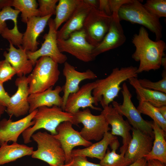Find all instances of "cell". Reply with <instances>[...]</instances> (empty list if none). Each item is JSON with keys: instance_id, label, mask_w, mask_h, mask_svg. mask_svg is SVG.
Instances as JSON below:
<instances>
[{"instance_id": "6da1fadb", "label": "cell", "mask_w": 166, "mask_h": 166, "mask_svg": "<svg viewBox=\"0 0 166 166\" xmlns=\"http://www.w3.org/2000/svg\"><path fill=\"white\" fill-rule=\"evenodd\" d=\"M132 40L136 48L132 58L140 62L137 70L138 74L160 68L166 48L164 41L152 40L147 30L143 26L140 28L138 34L133 35Z\"/></svg>"}, {"instance_id": "7a4b0ae2", "label": "cell", "mask_w": 166, "mask_h": 166, "mask_svg": "<svg viewBox=\"0 0 166 166\" xmlns=\"http://www.w3.org/2000/svg\"><path fill=\"white\" fill-rule=\"evenodd\" d=\"M137 68L130 66L113 69L111 73L106 78L95 81L96 85L92 91L95 105L100 102L103 108L109 105L117 97L122 88L120 85L132 77H137Z\"/></svg>"}, {"instance_id": "3957f363", "label": "cell", "mask_w": 166, "mask_h": 166, "mask_svg": "<svg viewBox=\"0 0 166 166\" xmlns=\"http://www.w3.org/2000/svg\"><path fill=\"white\" fill-rule=\"evenodd\" d=\"M73 114L63 111L57 106L40 107L37 109L33 119L34 125L28 128L22 134L24 142L26 144L31 142L32 135L40 129H44L50 132L51 134L56 135V128L61 123L69 121L73 124Z\"/></svg>"}, {"instance_id": "277c9868", "label": "cell", "mask_w": 166, "mask_h": 166, "mask_svg": "<svg viewBox=\"0 0 166 166\" xmlns=\"http://www.w3.org/2000/svg\"><path fill=\"white\" fill-rule=\"evenodd\" d=\"M60 74L58 64L47 56L40 57L27 77L29 94L42 92L54 86Z\"/></svg>"}, {"instance_id": "5b68a950", "label": "cell", "mask_w": 166, "mask_h": 166, "mask_svg": "<svg viewBox=\"0 0 166 166\" xmlns=\"http://www.w3.org/2000/svg\"><path fill=\"white\" fill-rule=\"evenodd\" d=\"M118 16L120 21L125 20L148 28L155 34L156 41L162 37V26L159 19L148 11L140 0H132L123 5L118 12Z\"/></svg>"}, {"instance_id": "8992f818", "label": "cell", "mask_w": 166, "mask_h": 166, "mask_svg": "<svg viewBox=\"0 0 166 166\" xmlns=\"http://www.w3.org/2000/svg\"><path fill=\"white\" fill-rule=\"evenodd\" d=\"M31 138L37 144V149L31 155L32 158L43 161L51 166L64 164V152L60 142L54 135L39 131L34 133Z\"/></svg>"}, {"instance_id": "52a82bcc", "label": "cell", "mask_w": 166, "mask_h": 166, "mask_svg": "<svg viewBox=\"0 0 166 166\" xmlns=\"http://www.w3.org/2000/svg\"><path fill=\"white\" fill-rule=\"evenodd\" d=\"M73 124L78 125L81 123L83 127L79 132L82 137L85 140L99 141L107 132L110 129L104 115L93 114L89 108L82 111L79 110L73 114Z\"/></svg>"}, {"instance_id": "ba28073f", "label": "cell", "mask_w": 166, "mask_h": 166, "mask_svg": "<svg viewBox=\"0 0 166 166\" xmlns=\"http://www.w3.org/2000/svg\"><path fill=\"white\" fill-rule=\"evenodd\" d=\"M121 92L123 97L121 104L113 101L112 105L123 116H125L133 128L148 134L154 137L152 122L144 119L141 113L134 106L132 101V95L125 82L122 86Z\"/></svg>"}, {"instance_id": "9c48e42d", "label": "cell", "mask_w": 166, "mask_h": 166, "mask_svg": "<svg viewBox=\"0 0 166 166\" xmlns=\"http://www.w3.org/2000/svg\"><path fill=\"white\" fill-rule=\"evenodd\" d=\"M112 20L98 8H91L85 20L83 29L87 41L95 47L108 32Z\"/></svg>"}, {"instance_id": "30bf717a", "label": "cell", "mask_w": 166, "mask_h": 166, "mask_svg": "<svg viewBox=\"0 0 166 166\" xmlns=\"http://www.w3.org/2000/svg\"><path fill=\"white\" fill-rule=\"evenodd\" d=\"M57 42L58 48L61 53H69L84 62L94 60L92 53L95 46L87 41L83 28L72 33L67 39H57Z\"/></svg>"}, {"instance_id": "8fae6325", "label": "cell", "mask_w": 166, "mask_h": 166, "mask_svg": "<svg viewBox=\"0 0 166 166\" xmlns=\"http://www.w3.org/2000/svg\"><path fill=\"white\" fill-rule=\"evenodd\" d=\"M49 27L48 33L44 34L45 40L41 48L33 52L26 51L28 59L34 66L40 57L47 56L57 64H63L67 60L66 56L59 51L57 44V31L55 29L53 19L50 18L48 22Z\"/></svg>"}, {"instance_id": "7c38bea8", "label": "cell", "mask_w": 166, "mask_h": 166, "mask_svg": "<svg viewBox=\"0 0 166 166\" xmlns=\"http://www.w3.org/2000/svg\"><path fill=\"white\" fill-rule=\"evenodd\" d=\"M73 124L70 121H65L61 123L57 128V134L54 135L60 142L65 155V164L70 163L72 160V151L73 148L82 146L87 147L93 143L85 140L79 132L73 127Z\"/></svg>"}, {"instance_id": "4fadbf2b", "label": "cell", "mask_w": 166, "mask_h": 166, "mask_svg": "<svg viewBox=\"0 0 166 166\" xmlns=\"http://www.w3.org/2000/svg\"><path fill=\"white\" fill-rule=\"evenodd\" d=\"M101 113L104 115L109 124L111 126V134L122 137L123 144L120 148V152L121 154L124 155L132 139L130 133L132 126L112 105L104 108Z\"/></svg>"}, {"instance_id": "5bb4252c", "label": "cell", "mask_w": 166, "mask_h": 166, "mask_svg": "<svg viewBox=\"0 0 166 166\" xmlns=\"http://www.w3.org/2000/svg\"><path fill=\"white\" fill-rule=\"evenodd\" d=\"M15 84L17 90L10 97L6 111L10 117L14 116L18 117L26 114L29 110L28 98L30 94L27 77H18L16 79Z\"/></svg>"}, {"instance_id": "9a60e30c", "label": "cell", "mask_w": 166, "mask_h": 166, "mask_svg": "<svg viewBox=\"0 0 166 166\" xmlns=\"http://www.w3.org/2000/svg\"><path fill=\"white\" fill-rule=\"evenodd\" d=\"M37 109L16 121L3 118L0 121V146L12 141L17 142L19 136L34 124L33 120Z\"/></svg>"}, {"instance_id": "2e32d148", "label": "cell", "mask_w": 166, "mask_h": 166, "mask_svg": "<svg viewBox=\"0 0 166 166\" xmlns=\"http://www.w3.org/2000/svg\"><path fill=\"white\" fill-rule=\"evenodd\" d=\"M112 16V20L108 32L93 49L92 56L94 59L101 53L121 46L126 40L118 14H113Z\"/></svg>"}, {"instance_id": "e0dca14e", "label": "cell", "mask_w": 166, "mask_h": 166, "mask_svg": "<svg viewBox=\"0 0 166 166\" xmlns=\"http://www.w3.org/2000/svg\"><path fill=\"white\" fill-rule=\"evenodd\" d=\"M95 85V81L88 83L82 85L76 92L70 94L63 110L72 114L77 112L80 108L89 107L93 109L102 110L101 108L93 105L95 101L92 93Z\"/></svg>"}, {"instance_id": "ac0fdd59", "label": "cell", "mask_w": 166, "mask_h": 166, "mask_svg": "<svg viewBox=\"0 0 166 166\" xmlns=\"http://www.w3.org/2000/svg\"><path fill=\"white\" fill-rule=\"evenodd\" d=\"M132 139L124 155L132 164L144 158L151 151L154 137L138 129L132 128Z\"/></svg>"}, {"instance_id": "d6986e66", "label": "cell", "mask_w": 166, "mask_h": 166, "mask_svg": "<svg viewBox=\"0 0 166 166\" xmlns=\"http://www.w3.org/2000/svg\"><path fill=\"white\" fill-rule=\"evenodd\" d=\"M63 74L65 77V82L62 87L63 92V104L61 108L62 110L68 96L79 90V84L82 81L94 79L97 77L96 74L90 69L83 72L77 71L74 66L66 61L64 63Z\"/></svg>"}, {"instance_id": "ffe728a7", "label": "cell", "mask_w": 166, "mask_h": 166, "mask_svg": "<svg viewBox=\"0 0 166 166\" xmlns=\"http://www.w3.org/2000/svg\"><path fill=\"white\" fill-rule=\"evenodd\" d=\"M52 15L41 17H33L28 20L26 29L23 33L22 48L26 51L33 52L38 49L39 43L37 38L44 31L49 19Z\"/></svg>"}, {"instance_id": "44dd1931", "label": "cell", "mask_w": 166, "mask_h": 166, "mask_svg": "<svg viewBox=\"0 0 166 166\" xmlns=\"http://www.w3.org/2000/svg\"><path fill=\"white\" fill-rule=\"evenodd\" d=\"M8 52L5 51L3 56L15 69L18 77L25 76L31 73L34 66L27 56L26 51L22 46L17 49L10 42Z\"/></svg>"}, {"instance_id": "7402d4cb", "label": "cell", "mask_w": 166, "mask_h": 166, "mask_svg": "<svg viewBox=\"0 0 166 166\" xmlns=\"http://www.w3.org/2000/svg\"><path fill=\"white\" fill-rule=\"evenodd\" d=\"M62 90V87L58 85L53 89L52 87L42 92L30 94L28 98L30 106L28 113H30L42 106L55 105L61 108L63 101L60 93Z\"/></svg>"}, {"instance_id": "603a6c76", "label": "cell", "mask_w": 166, "mask_h": 166, "mask_svg": "<svg viewBox=\"0 0 166 166\" xmlns=\"http://www.w3.org/2000/svg\"><path fill=\"white\" fill-rule=\"evenodd\" d=\"M91 7L82 0L77 7L65 23L57 33L58 40H65L73 33L82 29L85 20Z\"/></svg>"}, {"instance_id": "cb8c5ba5", "label": "cell", "mask_w": 166, "mask_h": 166, "mask_svg": "<svg viewBox=\"0 0 166 166\" xmlns=\"http://www.w3.org/2000/svg\"><path fill=\"white\" fill-rule=\"evenodd\" d=\"M117 139V136L112 135L110 132H107L102 138L98 142L83 149H73L71 156L72 157L74 156H81L96 158L101 160L105 156L108 146Z\"/></svg>"}, {"instance_id": "d4e9b609", "label": "cell", "mask_w": 166, "mask_h": 166, "mask_svg": "<svg viewBox=\"0 0 166 166\" xmlns=\"http://www.w3.org/2000/svg\"><path fill=\"white\" fill-rule=\"evenodd\" d=\"M128 80L135 89L139 101L148 102L156 107L166 105V93L144 88L139 83L137 77H132Z\"/></svg>"}, {"instance_id": "484cf974", "label": "cell", "mask_w": 166, "mask_h": 166, "mask_svg": "<svg viewBox=\"0 0 166 166\" xmlns=\"http://www.w3.org/2000/svg\"><path fill=\"white\" fill-rule=\"evenodd\" d=\"M152 126L154 136L153 145L150 152L144 158L147 160H155L166 164V132L153 121Z\"/></svg>"}, {"instance_id": "4316f807", "label": "cell", "mask_w": 166, "mask_h": 166, "mask_svg": "<svg viewBox=\"0 0 166 166\" xmlns=\"http://www.w3.org/2000/svg\"><path fill=\"white\" fill-rule=\"evenodd\" d=\"M34 151L33 147L17 142L0 146V165L14 161L25 156L31 155Z\"/></svg>"}, {"instance_id": "83f0119b", "label": "cell", "mask_w": 166, "mask_h": 166, "mask_svg": "<svg viewBox=\"0 0 166 166\" xmlns=\"http://www.w3.org/2000/svg\"><path fill=\"white\" fill-rule=\"evenodd\" d=\"M82 0H59L56 9V17L53 19L57 30L66 22L81 4Z\"/></svg>"}, {"instance_id": "f1b7e54d", "label": "cell", "mask_w": 166, "mask_h": 166, "mask_svg": "<svg viewBox=\"0 0 166 166\" xmlns=\"http://www.w3.org/2000/svg\"><path fill=\"white\" fill-rule=\"evenodd\" d=\"M110 151L108 148L103 158L100 160L99 164L102 166H128L132 163L127 160L124 155L117 153L116 151L120 146L118 139L110 145Z\"/></svg>"}, {"instance_id": "f546056e", "label": "cell", "mask_w": 166, "mask_h": 166, "mask_svg": "<svg viewBox=\"0 0 166 166\" xmlns=\"http://www.w3.org/2000/svg\"><path fill=\"white\" fill-rule=\"evenodd\" d=\"M11 6L21 13V21L25 23L32 17H40L36 0H13Z\"/></svg>"}, {"instance_id": "4dcf8cb0", "label": "cell", "mask_w": 166, "mask_h": 166, "mask_svg": "<svg viewBox=\"0 0 166 166\" xmlns=\"http://www.w3.org/2000/svg\"><path fill=\"white\" fill-rule=\"evenodd\" d=\"M137 109L141 114L150 117L164 131L166 132V119L161 114L157 107L148 102L139 101Z\"/></svg>"}, {"instance_id": "1f68e13d", "label": "cell", "mask_w": 166, "mask_h": 166, "mask_svg": "<svg viewBox=\"0 0 166 166\" xmlns=\"http://www.w3.org/2000/svg\"><path fill=\"white\" fill-rule=\"evenodd\" d=\"M20 12L13 9L11 6L6 7L0 12V34L3 30L7 27L6 21L11 20L14 23V28L18 30L17 18Z\"/></svg>"}, {"instance_id": "d6a6232c", "label": "cell", "mask_w": 166, "mask_h": 166, "mask_svg": "<svg viewBox=\"0 0 166 166\" xmlns=\"http://www.w3.org/2000/svg\"><path fill=\"white\" fill-rule=\"evenodd\" d=\"M151 14L160 19L166 17V0H148L143 4Z\"/></svg>"}, {"instance_id": "836d02e7", "label": "cell", "mask_w": 166, "mask_h": 166, "mask_svg": "<svg viewBox=\"0 0 166 166\" xmlns=\"http://www.w3.org/2000/svg\"><path fill=\"white\" fill-rule=\"evenodd\" d=\"M163 78L156 82H153L146 79H139L138 81L144 88L153 91L166 93V72L164 70L162 73Z\"/></svg>"}, {"instance_id": "e575fe53", "label": "cell", "mask_w": 166, "mask_h": 166, "mask_svg": "<svg viewBox=\"0 0 166 166\" xmlns=\"http://www.w3.org/2000/svg\"><path fill=\"white\" fill-rule=\"evenodd\" d=\"M23 34L20 32L18 30L14 28L9 29L7 27L2 31L1 35L4 39L10 42L18 48L22 46Z\"/></svg>"}, {"instance_id": "d590c367", "label": "cell", "mask_w": 166, "mask_h": 166, "mask_svg": "<svg viewBox=\"0 0 166 166\" xmlns=\"http://www.w3.org/2000/svg\"><path fill=\"white\" fill-rule=\"evenodd\" d=\"M58 0H38V10L40 17H43L50 15H55L56 4Z\"/></svg>"}, {"instance_id": "8d00e7d4", "label": "cell", "mask_w": 166, "mask_h": 166, "mask_svg": "<svg viewBox=\"0 0 166 166\" xmlns=\"http://www.w3.org/2000/svg\"><path fill=\"white\" fill-rule=\"evenodd\" d=\"M16 74L10 64L6 59L0 61V82L3 83L12 79Z\"/></svg>"}, {"instance_id": "74e56055", "label": "cell", "mask_w": 166, "mask_h": 166, "mask_svg": "<svg viewBox=\"0 0 166 166\" xmlns=\"http://www.w3.org/2000/svg\"><path fill=\"white\" fill-rule=\"evenodd\" d=\"M70 166H102L89 161L87 157L81 156H76L72 157Z\"/></svg>"}, {"instance_id": "f35d334b", "label": "cell", "mask_w": 166, "mask_h": 166, "mask_svg": "<svg viewBox=\"0 0 166 166\" xmlns=\"http://www.w3.org/2000/svg\"><path fill=\"white\" fill-rule=\"evenodd\" d=\"M132 0H109L111 9L112 14H118V12L121 6L126 4L130 2Z\"/></svg>"}, {"instance_id": "ab89813d", "label": "cell", "mask_w": 166, "mask_h": 166, "mask_svg": "<svg viewBox=\"0 0 166 166\" xmlns=\"http://www.w3.org/2000/svg\"><path fill=\"white\" fill-rule=\"evenodd\" d=\"M98 9L108 16L112 15L109 0H99Z\"/></svg>"}, {"instance_id": "60d3db41", "label": "cell", "mask_w": 166, "mask_h": 166, "mask_svg": "<svg viewBox=\"0 0 166 166\" xmlns=\"http://www.w3.org/2000/svg\"><path fill=\"white\" fill-rule=\"evenodd\" d=\"M10 97L6 92L3 86V83L0 82V104L6 107Z\"/></svg>"}, {"instance_id": "b9f144b4", "label": "cell", "mask_w": 166, "mask_h": 166, "mask_svg": "<svg viewBox=\"0 0 166 166\" xmlns=\"http://www.w3.org/2000/svg\"><path fill=\"white\" fill-rule=\"evenodd\" d=\"M147 160L144 158L138 160L128 166H147Z\"/></svg>"}, {"instance_id": "7bdbcfd3", "label": "cell", "mask_w": 166, "mask_h": 166, "mask_svg": "<svg viewBox=\"0 0 166 166\" xmlns=\"http://www.w3.org/2000/svg\"><path fill=\"white\" fill-rule=\"evenodd\" d=\"M84 2L91 8H98L99 0H83Z\"/></svg>"}, {"instance_id": "ee69618b", "label": "cell", "mask_w": 166, "mask_h": 166, "mask_svg": "<svg viewBox=\"0 0 166 166\" xmlns=\"http://www.w3.org/2000/svg\"><path fill=\"white\" fill-rule=\"evenodd\" d=\"M13 0H0V12L5 8L11 6Z\"/></svg>"}, {"instance_id": "f6af8a7d", "label": "cell", "mask_w": 166, "mask_h": 166, "mask_svg": "<svg viewBox=\"0 0 166 166\" xmlns=\"http://www.w3.org/2000/svg\"><path fill=\"white\" fill-rule=\"evenodd\" d=\"M147 166H165L164 164L155 160H147Z\"/></svg>"}, {"instance_id": "bcb514c9", "label": "cell", "mask_w": 166, "mask_h": 166, "mask_svg": "<svg viewBox=\"0 0 166 166\" xmlns=\"http://www.w3.org/2000/svg\"><path fill=\"white\" fill-rule=\"evenodd\" d=\"M157 108L162 116L166 119V105L162 106Z\"/></svg>"}, {"instance_id": "7dc6e473", "label": "cell", "mask_w": 166, "mask_h": 166, "mask_svg": "<svg viewBox=\"0 0 166 166\" xmlns=\"http://www.w3.org/2000/svg\"><path fill=\"white\" fill-rule=\"evenodd\" d=\"M6 110V107L0 104V119L2 115Z\"/></svg>"}, {"instance_id": "c3c4849f", "label": "cell", "mask_w": 166, "mask_h": 166, "mask_svg": "<svg viewBox=\"0 0 166 166\" xmlns=\"http://www.w3.org/2000/svg\"><path fill=\"white\" fill-rule=\"evenodd\" d=\"M161 65L163 66L165 69H166V57H164L162 58L161 61Z\"/></svg>"}, {"instance_id": "681fc988", "label": "cell", "mask_w": 166, "mask_h": 166, "mask_svg": "<svg viewBox=\"0 0 166 166\" xmlns=\"http://www.w3.org/2000/svg\"><path fill=\"white\" fill-rule=\"evenodd\" d=\"M70 164H71V162L68 164H64L63 165L61 166H70Z\"/></svg>"}, {"instance_id": "f907efd6", "label": "cell", "mask_w": 166, "mask_h": 166, "mask_svg": "<svg viewBox=\"0 0 166 166\" xmlns=\"http://www.w3.org/2000/svg\"><path fill=\"white\" fill-rule=\"evenodd\" d=\"M49 166H50V165H49Z\"/></svg>"}]
</instances>
